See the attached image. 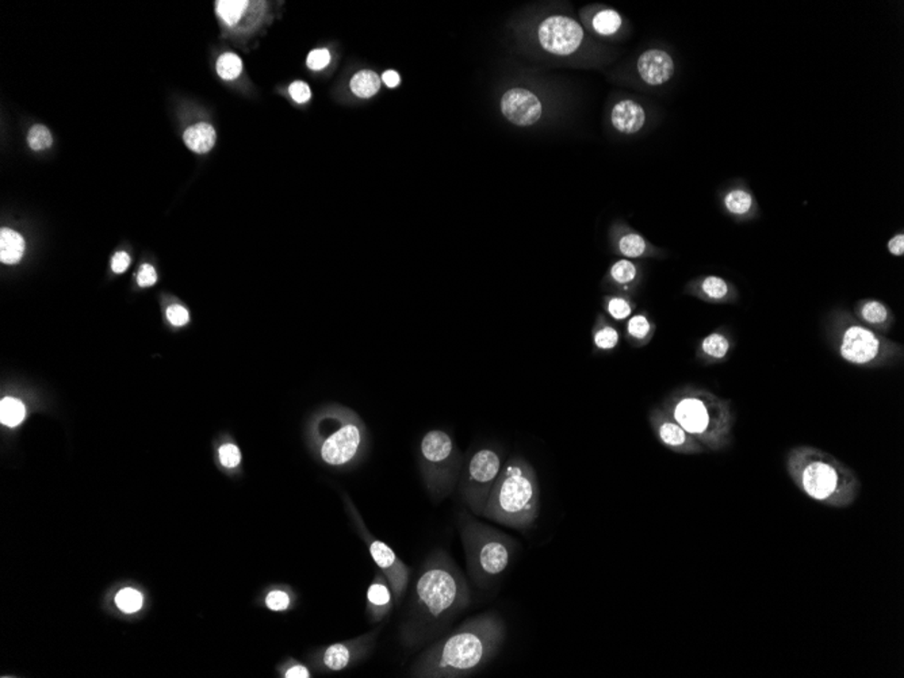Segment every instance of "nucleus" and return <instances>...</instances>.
Instances as JSON below:
<instances>
[{"label": "nucleus", "instance_id": "nucleus-1", "mask_svg": "<svg viewBox=\"0 0 904 678\" xmlns=\"http://www.w3.org/2000/svg\"><path fill=\"white\" fill-rule=\"evenodd\" d=\"M472 602L469 583L449 552L433 550L420 568L409 597L400 638L416 647L446 632Z\"/></svg>", "mask_w": 904, "mask_h": 678}, {"label": "nucleus", "instance_id": "nucleus-2", "mask_svg": "<svg viewBox=\"0 0 904 678\" xmlns=\"http://www.w3.org/2000/svg\"><path fill=\"white\" fill-rule=\"evenodd\" d=\"M506 624L494 611L467 619L414 661L411 677L466 678L485 668L505 642Z\"/></svg>", "mask_w": 904, "mask_h": 678}, {"label": "nucleus", "instance_id": "nucleus-3", "mask_svg": "<svg viewBox=\"0 0 904 678\" xmlns=\"http://www.w3.org/2000/svg\"><path fill=\"white\" fill-rule=\"evenodd\" d=\"M786 470L803 494L826 507H852L861 493L857 472L817 447H792L786 455Z\"/></svg>", "mask_w": 904, "mask_h": 678}, {"label": "nucleus", "instance_id": "nucleus-4", "mask_svg": "<svg viewBox=\"0 0 904 678\" xmlns=\"http://www.w3.org/2000/svg\"><path fill=\"white\" fill-rule=\"evenodd\" d=\"M659 407L706 451H725L733 444L736 418L730 400L699 386L684 385L667 393Z\"/></svg>", "mask_w": 904, "mask_h": 678}, {"label": "nucleus", "instance_id": "nucleus-5", "mask_svg": "<svg viewBox=\"0 0 904 678\" xmlns=\"http://www.w3.org/2000/svg\"><path fill=\"white\" fill-rule=\"evenodd\" d=\"M541 513V483L533 466L522 455L505 463L483 510V518L513 530L533 527Z\"/></svg>", "mask_w": 904, "mask_h": 678}, {"label": "nucleus", "instance_id": "nucleus-6", "mask_svg": "<svg viewBox=\"0 0 904 678\" xmlns=\"http://www.w3.org/2000/svg\"><path fill=\"white\" fill-rule=\"evenodd\" d=\"M823 328L828 346L849 365L884 369L903 362L902 344L865 327L849 310L841 308L831 310Z\"/></svg>", "mask_w": 904, "mask_h": 678}, {"label": "nucleus", "instance_id": "nucleus-7", "mask_svg": "<svg viewBox=\"0 0 904 678\" xmlns=\"http://www.w3.org/2000/svg\"><path fill=\"white\" fill-rule=\"evenodd\" d=\"M458 528L470 578L480 588H488L508 571L519 543L503 531L475 521L467 512L459 513Z\"/></svg>", "mask_w": 904, "mask_h": 678}, {"label": "nucleus", "instance_id": "nucleus-8", "mask_svg": "<svg viewBox=\"0 0 904 678\" xmlns=\"http://www.w3.org/2000/svg\"><path fill=\"white\" fill-rule=\"evenodd\" d=\"M313 438L320 460L330 468H351L366 454V425L340 405L322 410L314 422Z\"/></svg>", "mask_w": 904, "mask_h": 678}, {"label": "nucleus", "instance_id": "nucleus-9", "mask_svg": "<svg viewBox=\"0 0 904 678\" xmlns=\"http://www.w3.org/2000/svg\"><path fill=\"white\" fill-rule=\"evenodd\" d=\"M420 471L425 488L433 500L446 499L452 493L462 471V457L446 430H432L420 443Z\"/></svg>", "mask_w": 904, "mask_h": 678}, {"label": "nucleus", "instance_id": "nucleus-10", "mask_svg": "<svg viewBox=\"0 0 904 678\" xmlns=\"http://www.w3.org/2000/svg\"><path fill=\"white\" fill-rule=\"evenodd\" d=\"M503 468L502 452L493 447H483L467 460L459 480V491L464 504L474 515L482 516Z\"/></svg>", "mask_w": 904, "mask_h": 678}, {"label": "nucleus", "instance_id": "nucleus-11", "mask_svg": "<svg viewBox=\"0 0 904 678\" xmlns=\"http://www.w3.org/2000/svg\"><path fill=\"white\" fill-rule=\"evenodd\" d=\"M347 507H349L350 516H351L353 521H355L356 528L361 532V539L366 541L367 547H369L370 555H371L374 562L377 563L380 571L385 574L386 580L391 583L394 602H396L397 605L401 604L406 589L409 586V581H411V569L400 560L399 555L393 552V549L389 544L380 541V539L374 538L369 532V530H367L359 513L356 512L355 508L352 507L350 500L347 501Z\"/></svg>", "mask_w": 904, "mask_h": 678}, {"label": "nucleus", "instance_id": "nucleus-12", "mask_svg": "<svg viewBox=\"0 0 904 678\" xmlns=\"http://www.w3.org/2000/svg\"><path fill=\"white\" fill-rule=\"evenodd\" d=\"M377 636L378 631H371L350 641L330 644L317 654V666L320 671L328 673L347 671L369 657L374 649Z\"/></svg>", "mask_w": 904, "mask_h": 678}, {"label": "nucleus", "instance_id": "nucleus-13", "mask_svg": "<svg viewBox=\"0 0 904 678\" xmlns=\"http://www.w3.org/2000/svg\"><path fill=\"white\" fill-rule=\"evenodd\" d=\"M538 35L544 51L556 56H569L580 48L585 32L575 19L553 15L542 22Z\"/></svg>", "mask_w": 904, "mask_h": 678}, {"label": "nucleus", "instance_id": "nucleus-14", "mask_svg": "<svg viewBox=\"0 0 904 678\" xmlns=\"http://www.w3.org/2000/svg\"><path fill=\"white\" fill-rule=\"evenodd\" d=\"M649 422L656 440L670 451L681 455L706 454L702 444L689 435L672 416L667 415L659 405L649 412Z\"/></svg>", "mask_w": 904, "mask_h": 678}, {"label": "nucleus", "instance_id": "nucleus-15", "mask_svg": "<svg viewBox=\"0 0 904 678\" xmlns=\"http://www.w3.org/2000/svg\"><path fill=\"white\" fill-rule=\"evenodd\" d=\"M612 251L622 259H647V258H664L665 252L654 247L638 230L628 227L625 222L616 221L609 230Z\"/></svg>", "mask_w": 904, "mask_h": 678}, {"label": "nucleus", "instance_id": "nucleus-16", "mask_svg": "<svg viewBox=\"0 0 904 678\" xmlns=\"http://www.w3.org/2000/svg\"><path fill=\"white\" fill-rule=\"evenodd\" d=\"M719 204L723 213L738 224L752 222L761 214L752 188L744 180H736L725 186L719 191Z\"/></svg>", "mask_w": 904, "mask_h": 678}, {"label": "nucleus", "instance_id": "nucleus-17", "mask_svg": "<svg viewBox=\"0 0 904 678\" xmlns=\"http://www.w3.org/2000/svg\"><path fill=\"white\" fill-rule=\"evenodd\" d=\"M542 102L525 88H512L502 98L503 116L517 126H531L542 116Z\"/></svg>", "mask_w": 904, "mask_h": 678}, {"label": "nucleus", "instance_id": "nucleus-18", "mask_svg": "<svg viewBox=\"0 0 904 678\" xmlns=\"http://www.w3.org/2000/svg\"><path fill=\"white\" fill-rule=\"evenodd\" d=\"M686 293L714 305L736 304L739 290L733 282L719 275H702L686 286Z\"/></svg>", "mask_w": 904, "mask_h": 678}, {"label": "nucleus", "instance_id": "nucleus-19", "mask_svg": "<svg viewBox=\"0 0 904 678\" xmlns=\"http://www.w3.org/2000/svg\"><path fill=\"white\" fill-rule=\"evenodd\" d=\"M636 72L645 85L649 87H661L675 76V60L664 49H647L636 61Z\"/></svg>", "mask_w": 904, "mask_h": 678}, {"label": "nucleus", "instance_id": "nucleus-20", "mask_svg": "<svg viewBox=\"0 0 904 678\" xmlns=\"http://www.w3.org/2000/svg\"><path fill=\"white\" fill-rule=\"evenodd\" d=\"M734 349L736 339L733 333L727 328L719 327L700 339L696 346V359L704 366L722 365L730 359Z\"/></svg>", "mask_w": 904, "mask_h": 678}, {"label": "nucleus", "instance_id": "nucleus-21", "mask_svg": "<svg viewBox=\"0 0 904 678\" xmlns=\"http://www.w3.org/2000/svg\"><path fill=\"white\" fill-rule=\"evenodd\" d=\"M853 316L857 321L861 322L865 327L875 332L889 333L894 327L897 317L892 312L891 308L884 302L875 299H859L854 305Z\"/></svg>", "mask_w": 904, "mask_h": 678}, {"label": "nucleus", "instance_id": "nucleus-22", "mask_svg": "<svg viewBox=\"0 0 904 678\" xmlns=\"http://www.w3.org/2000/svg\"><path fill=\"white\" fill-rule=\"evenodd\" d=\"M393 591L382 572H377L367 589V615L372 623H380L393 610Z\"/></svg>", "mask_w": 904, "mask_h": 678}, {"label": "nucleus", "instance_id": "nucleus-23", "mask_svg": "<svg viewBox=\"0 0 904 678\" xmlns=\"http://www.w3.org/2000/svg\"><path fill=\"white\" fill-rule=\"evenodd\" d=\"M641 280L642 268L638 263L630 259H619L609 267L605 285L614 290L615 294L631 297L641 285Z\"/></svg>", "mask_w": 904, "mask_h": 678}, {"label": "nucleus", "instance_id": "nucleus-24", "mask_svg": "<svg viewBox=\"0 0 904 678\" xmlns=\"http://www.w3.org/2000/svg\"><path fill=\"white\" fill-rule=\"evenodd\" d=\"M647 114L644 106L633 99L616 102L611 111V124L622 135H636L646 125Z\"/></svg>", "mask_w": 904, "mask_h": 678}, {"label": "nucleus", "instance_id": "nucleus-25", "mask_svg": "<svg viewBox=\"0 0 904 678\" xmlns=\"http://www.w3.org/2000/svg\"><path fill=\"white\" fill-rule=\"evenodd\" d=\"M656 332V324L647 312L634 313L625 321L623 336L633 349H642L652 343Z\"/></svg>", "mask_w": 904, "mask_h": 678}, {"label": "nucleus", "instance_id": "nucleus-26", "mask_svg": "<svg viewBox=\"0 0 904 678\" xmlns=\"http://www.w3.org/2000/svg\"><path fill=\"white\" fill-rule=\"evenodd\" d=\"M622 333L609 321L608 317L604 313L596 316L594 327H592V349L594 355L612 354L619 349Z\"/></svg>", "mask_w": 904, "mask_h": 678}, {"label": "nucleus", "instance_id": "nucleus-27", "mask_svg": "<svg viewBox=\"0 0 904 678\" xmlns=\"http://www.w3.org/2000/svg\"><path fill=\"white\" fill-rule=\"evenodd\" d=\"M216 130L210 124L201 122L188 127L183 135L186 146L196 154H208L216 146Z\"/></svg>", "mask_w": 904, "mask_h": 678}, {"label": "nucleus", "instance_id": "nucleus-28", "mask_svg": "<svg viewBox=\"0 0 904 678\" xmlns=\"http://www.w3.org/2000/svg\"><path fill=\"white\" fill-rule=\"evenodd\" d=\"M25 240L19 233L3 228L0 232V260L5 264H15L24 257Z\"/></svg>", "mask_w": 904, "mask_h": 678}, {"label": "nucleus", "instance_id": "nucleus-29", "mask_svg": "<svg viewBox=\"0 0 904 678\" xmlns=\"http://www.w3.org/2000/svg\"><path fill=\"white\" fill-rule=\"evenodd\" d=\"M603 309L605 316L614 321H627L636 310L635 302L631 297L623 294H611L603 299Z\"/></svg>", "mask_w": 904, "mask_h": 678}, {"label": "nucleus", "instance_id": "nucleus-30", "mask_svg": "<svg viewBox=\"0 0 904 678\" xmlns=\"http://www.w3.org/2000/svg\"><path fill=\"white\" fill-rule=\"evenodd\" d=\"M623 26H625V19L612 8H604L592 18V27L602 37H615Z\"/></svg>", "mask_w": 904, "mask_h": 678}, {"label": "nucleus", "instance_id": "nucleus-31", "mask_svg": "<svg viewBox=\"0 0 904 678\" xmlns=\"http://www.w3.org/2000/svg\"><path fill=\"white\" fill-rule=\"evenodd\" d=\"M381 82L382 80L380 79V76L375 72L366 71L364 69V71L358 72L352 77L351 90L359 98H371V96H374L380 91Z\"/></svg>", "mask_w": 904, "mask_h": 678}, {"label": "nucleus", "instance_id": "nucleus-32", "mask_svg": "<svg viewBox=\"0 0 904 678\" xmlns=\"http://www.w3.org/2000/svg\"><path fill=\"white\" fill-rule=\"evenodd\" d=\"M251 3L247 0H218L216 3L217 15L228 25L233 27L243 18L244 13Z\"/></svg>", "mask_w": 904, "mask_h": 678}, {"label": "nucleus", "instance_id": "nucleus-33", "mask_svg": "<svg viewBox=\"0 0 904 678\" xmlns=\"http://www.w3.org/2000/svg\"><path fill=\"white\" fill-rule=\"evenodd\" d=\"M25 413L26 410L19 400L7 397L0 402V422L7 427H16V425L21 424L22 420L25 419Z\"/></svg>", "mask_w": 904, "mask_h": 678}, {"label": "nucleus", "instance_id": "nucleus-34", "mask_svg": "<svg viewBox=\"0 0 904 678\" xmlns=\"http://www.w3.org/2000/svg\"><path fill=\"white\" fill-rule=\"evenodd\" d=\"M243 71V61L235 53H225L217 61V72L224 80H235Z\"/></svg>", "mask_w": 904, "mask_h": 678}, {"label": "nucleus", "instance_id": "nucleus-35", "mask_svg": "<svg viewBox=\"0 0 904 678\" xmlns=\"http://www.w3.org/2000/svg\"><path fill=\"white\" fill-rule=\"evenodd\" d=\"M117 605L125 613L137 612L143 607V596L135 589H122L116 597Z\"/></svg>", "mask_w": 904, "mask_h": 678}, {"label": "nucleus", "instance_id": "nucleus-36", "mask_svg": "<svg viewBox=\"0 0 904 678\" xmlns=\"http://www.w3.org/2000/svg\"><path fill=\"white\" fill-rule=\"evenodd\" d=\"M52 143L51 130L44 125H36L27 135V144L33 151H44V149L51 148Z\"/></svg>", "mask_w": 904, "mask_h": 678}, {"label": "nucleus", "instance_id": "nucleus-37", "mask_svg": "<svg viewBox=\"0 0 904 678\" xmlns=\"http://www.w3.org/2000/svg\"><path fill=\"white\" fill-rule=\"evenodd\" d=\"M264 602L269 610L274 611V612H282V611H288L290 608L291 597L289 592L275 589V591L269 592Z\"/></svg>", "mask_w": 904, "mask_h": 678}, {"label": "nucleus", "instance_id": "nucleus-38", "mask_svg": "<svg viewBox=\"0 0 904 678\" xmlns=\"http://www.w3.org/2000/svg\"><path fill=\"white\" fill-rule=\"evenodd\" d=\"M218 458L225 469H236L240 465L241 452L236 444L227 443L219 447Z\"/></svg>", "mask_w": 904, "mask_h": 678}, {"label": "nucleus", "instance_id": "nucleus-39", "mask_svg": "<svg viewBox=\"0 0 904 678\" xmlns=\"http://www.w3.org/2000/svg\"><path fill=\"white\" fill-rule=\"evenodd\" d=\"M330 63V53L327 49H316V51H311L309 53L308 64L309 68L313 69V71H321L328 64Z\"/></svg>", "mask_w": 904, "mask_h": 678}, {"label": "nucleus", "instance_id": "nucleus-40", "mask_svg": "<svg viewBox=\"0 0 904 678\" xmlns=\"http://www.w3.org/2000/svg\"><path fill=\"white\" fill-rule=\"evenodd\" d=\"M167 317H168L169 322L175 327H183V325L188 324L190 321V314L185 308L180 307V305H172L167 310Z\"/></svg>", "mask_w": 904, "mask_h": 678}, {"label": "nucleus", "instance_id": "nucleus-41", "mask_svg": "<svg viewBox=\"0 0 904 678\" xmlns=\"http://www.w3.org/2000/svg\"><path fill=\"white\" fill-rule=\"evenodd\" d=\"M289 93L297 104H306L311 98L310 87L303 82H294L289 87Z\"/></svg>", "mask_w": 904, "mask_h": 678}, {"label": "nucleus", "instance_id": "nucleus-42", "mask_svg": "<svg viewBox=\"0 0 904 678\" xmlns=\"http://www.w3.org/2000/svg\"><path fill=\"white\" fill-rule=\"evenodd\" d=\"M157 280V274L151 264H144L137 275V282L141 288H151Z\"/></svg>", "mask_w": 904, "mask_h": 678}, {"label": "nucleus", "instance_id": "nucleus-43", "mask_svg": "<svg viewBox=\"0 0 904 678\" xmlns=\"http://www.w3.org/2000/svg\"><path fill=\"white\" fill-rule=\"evenodd\" d=\"M887 249L895 258H902L904 255V233L902 230L892 236L887 243Z\"/></svg>", "mask_w": 904, "mask_h": 678}, {"label": "nucleus", "instance_id": "nucleus-44", "mask_svg": "<svg viewBox=\"0 0 904 678\" xmlns=\"http://www.w3.org/2000/svg\"><path fill=\"white\" fill-rule=\"evenodd\" d=\"M130 266V257L127 252H117L111 260V268L117 274H122V272L127 271V267Z\"/></svg>", "mask_w": 904, "mask_h": 678}, {"label": "nucleus", "instance_id": "nucleus-45", "mask_svg": "<svg viewBox=\"0 0 904 678\" xmlns=\"http://www.w3.org/2000/svg\"><path fill=\"white\" fill-rule=\"evenodd\" d=\"M283 677L310 678L311 673L305 665H302V663H291V666H289V668L286 669L285 673H283Z\"/></svg>", "mask_w": 904, "mask_h": 678}, {"label": "nucleus", "instance_id": "nucleus-46", "mask_svg": "<svg viewBox=\"0 0 904 678\" xmlns=\"http://www.w3.org/2000/svg\"><path fill=\"white\" fill-rule=\"evenodd\" d=\"M381 80H382V82L385 83L389 88H396L397 86L401 83V77H400L399 72L393 71V69L383 72L382 79Z\"/></svg>", "mask_w": 904, "mask_h": 678}]
</instances>
